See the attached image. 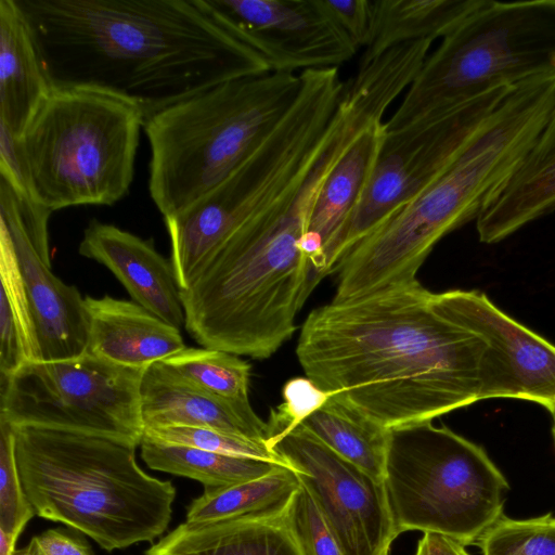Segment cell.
I'll use <instances>...</instances> for the list:
<instances>
[{
    "label": "cell",
    "mask_w": 555,
    "mask_h": 555,
    "mask_svg": "<svg viewBox=\"0 0 555 555\" xmlns=\"http://www.w3.org/2000/svg\"><path fill=\"white\" fill-rule=\"evenodd\" d=\"M385 134L384 118L366 125L323 182L307 230V233L322 241L323 251L357 207L375 167Z\"/></svg>",
    "instance_id": "22"
},
{
    "label": "cell",
    "mask_w": 555,
    "mask_h": 555,
    "mask_svg": "<svg viewBox=\"0 0 555 555\" xmlns=\"http://www.w3.org/2000/svg\"><path fill=\"white\" fill-rule=\"evenodd\" d=\"M267 444L296 472L345 555H389L398 534L383 481L301 424L269 437Z\"/></svg>",
    "instance_id": "12"
},
{
    "label": "cell",
    "mask_w": 555,
    "mask_h": 555,
    "mask_svg": "<svg viewBox=\"0 0 555 555\" xmlns=\"http://www.w3.org/2000/svg\"><path fill=\"white\" fill-rule=\"evenodd\" d=\"M141 413L145 428L167 425L218 429L267 442L268 424L250 402L225 399L188 382L164 362L150 365L141 383Z\"/></svg>",
    "instance_id": "17"
},
{
    "label": "cell",
    "mask_w": 555,
    "mask_h": 555,
    "mask_svg": "<svg viewBox=\"0 0 555 555\" xmlns=\"http://www.w3.org/2000/svg\"><path fill=\"white\" fill-rule=\"evenodd\" d=\"M51 214L0 176V229L15 251L43 361L83 354L89 337L85 297L51 270Z\"/></svg>",
    "instance_id": "13"
},
{
    "label": "cell",
    "mask_w": 555,
    "mask_h": 555,
    "mask_svg": "<svg viewBox=\"0 0 555 555\" xmlns=\"http://www.w3.org/2000/svg\"><path fill=\"white\" fill-rule=\"evenodd\" d=\"M140 448L141 456L150 468L197 480L205 489H221L250 481L285 466L166 443L144 435Z\"/></svg>",
    "instance_id": "25"
},
{
    "label": "cell",
    "mask_w": 555,
    "mask_h": 555,
    "mask_svg": "<svg viewBox=\"0 0 555 555\" xmlns=\"http://www.w3.org/2000/svg\"><path fill=\"white\" fill-rule=\"evenodd\" d=\"M0 176L16 190L29 195L25 162L18 143L10 129L0 122ZM31 198V197H30Z\"/></svg>",
    "instance_id": "36"
},
{
    "label": "cell",
    "mask_w": 555,
    "mask_h": 555,
    "mask_svg": "<svg viewBox=\"0 0 555 555\" xmlns=\"http://www.w3.org/2000/svg\"><path fill=\"white\" fill-rule=\"evenodd\" d=\"M283 402L272 410L267 422L268 438L287 433L322 408L332 396L308 377L289 379L282 390Z\"/></svg>",
    "instance_id": "33"
},
{
    "label": "cell",
    "mask_w": 555,
    "mask_h": 555,
    "mask_svg": "<svg viewBox=\"0 0 555 555\" xmlns=\"http://www.w3.org/2000/svg\"><path fill=\"white\" fill-rule=\"evenodd\" d=\"M555 211V107L513 176L476 219L480 242L498 243Z\"/></svg>",
    "instance_id": "19"
},
{
    "label": "cell",
    "mask_w": 555,
    "mask_h": 555,
    "mask_svg": "<svg viewBox=\"0 0 555 555\" xmlns=\"http://www.w3.org/2000/svg\"><path fill=\"white\" fill-rule=\"evenodd\" d=\"M481 555H555V517L501 516L475 543Z\"/></svg>",
    "instance_id": "29"
},
{
    "label": "cell",
    "mask_w": 555,
    "mask_h": 555,
    "mask_svg": "<svg viewBox=\"0 0 555 555\" xmlns=\"http://www.w3.org/2000/svg\"><path fill=\"white\" fill-rule=\"evenodd\" d=\"M288 507L279 514L179 525L145 555H304Z\"/></svg>",
    "instance_id": "20"
},
{
    "label": "cell",
    "mask_w": 555,
    "mask_h": 555,
    "mask_svg": "<svg viewBox=\"0 0 555 555\" xmlns=\"http://www.w3.org/2000/svg\"><path fill=\"white\" fill-rule=\"evenodd\" d=\"M300 487L296 472L281 466L260 478L221 489H205L188 507V522L269 516L284 512Z\"/></svg>",
    "instance_id": "26"
},
{
    "label": "cell",
    "mask_w": 555,
    "mask_h": 555,
    "mask_svg": "<svg viewBox=\"0 0 555 555\" xmlns=\"http://www.w3.org/2000/svg\"><path fill=\"white\" fill-rule=\"evenodd\" d=\"M414 555H470L465 545L447 535L424 532Z\"/></svg>",
    "instance_id": "37"
},
{
    "label": "cell",
    "mask_w": 555,
    "mask_h": 555,
    "mask_svg": "<svg viewBox=\"0 0 555 555\" xmlns=\"http://www.w3.org/2000/svg\"><path fill=\"white\" fill-rule=\"evenodd\" d=\"M52 89L134 106L144 122L230 80L272 72L201 0H16Z\"/></svg>",
    "instance_id": "2"
},
{
    "label": "cell",
    "mask_w": 555,
    "mask_h": 555,
    "mask_svg": "<svg viewBox=\"0 0 555 555\" xmlns=\"http://www.w3.org/2000/svg\"><path fill=\"white\" fill-rule=\"evenodd\" d=\"M78 253L105 266L144 309L179 330L184 326L171 261L156 250L153 240L92 219L83 230Z\"/></svg>",
    "instance_id": "16"
},
{
    "label": "cell",
    "mask_w": 555,
    "mask_h": 555,
    "mask_svg": "<svg viewBox=\"0 0 555 555\" xmlns=\"http://www.w3.org/2000/svg\"><path fill=\"white\" fill-rule=\"evenodd\" d=\"M1 383L23 365L40 360L36 327L24 281L9 235L0 229Z\"/></svg>",
    "instance_id": "27"
},
{
    "label": "cell",
    "mask_w": 555,
    "mask_h": 555,
    "mask_svg": "<svg viewBox=\"0 0 555 555\" xmlns=\"http://www.w3.org/2000/svg\"><path fill=\"white\" fill-rule=\"evenodd\" d=\"M487 349L456 319L448 291L414 279L313 309L296 354L317 386L395 429L480 401Z\"/></svg>",
    "instance_id": "1"
},
{
    "label": "cell",
    "mask_w": 555,
    "mask_h": 555,
    "mask_svg": "<svg viewBox=\"0 0 555 555\" xmlns=\"http://www.w3.org/2000/svg\"><path fill=\"white\" fill-rule=\"evenodd\" d=\"M17 467L37 516L112 552L153 542L171 520L176 488L137 463L138 443L57 428L13 426Z\"/></svg>",
    "instance_id": "5"
},
{
    "label": "cell",
    "mask_w": 555,
    "mask_h": 555,
    "mask_svg": "<svg viewBox=\"0 0 555 555\" xmlns=\"http://www.w3.org/2000/svg\"><path fill=\"white\" fill-rule=\"evenodd\" d=\"M18 537L0 529V555H13Z\"/></svg>",
    "instance_id": "38"
},
{
    "label": "cell",
    "mask_w": 555,
    "mask_h": 555,
    "mask_svg": "<svg viewBox=\"0 0 555 555\" xmlns=\"http://www.w3.org/2000/svg\"><path fill=\"white\" fill-rule=\"evenodd\" d=\"M86 352L118 365L146 370L186 348L181 330L133 300L86 296Z\"/></svg>",
    "instance_id": "18"
},
{
    "label": "cell",
    "mask_w": 555,
    "mask_h": 555,
    "mask_svg": "<svg viewBox=\"0 0 555 555\" xmlns=\"http://www.w3.org/2000/svg\"><path fill=\"white\" fill-rule=\"evenodd\" d=\"M348 145L331 135L297 190L238 228L180 291L184 327L202 347L267 359L294 334L296 315L319 283L301 238Z\"/></svg>",
    "instance_id": "3"
},
{
    "label": "cell",
    "mask_w": 555,
    "mask_h": 555,
    "mask_svg": "<svg viewBox=\"0 0 555 555\" xmlns=\"http://www.w3.org/2000/svg\"><path fill=\"white\" fill-rule=\"evenodd\" d=\"M13 555H94L90 544L80 535L62 530L48 529L34 535Z\"/></svg>",
    "instance_id": "35"
},
{
    "label": "cell",
    "mask_w": 555,
    "mask_h": 555,
    "mask_svg": "<svg viewBox=\"0 0 555 555\" xmlns=\"http://www.w3.org/2000/svg\"><path fill=\"white\" fill-rule=\"evenodd\" d=\"M304 425L338 455L384 482L390 430L332 395Z\"/></svg>",
    "instance_id": "24"
},
{
    "label": "cell",
    "mask_w": 555,
    "mask_h": 555,
    "mask_svg": "<svg viewBox=\"0 0 555 555\" xmlns=\"http://www.w3.org/2000/svg\"><path fill=\"white\" fill-rule=\"evenodd\" d=\"M514 87L490 90L386 131L357 207L324 250V274L437 180Z\"/></svg>",
    "instance_id": "11"
},
{
    "label": "cell",
    "mask_w": 555,
    "mask_h": 555,
    "mask_svg": "<svg viewBox=\"0 0 555 555\" xmlns=\"http://www.w3.org/2000/svg\"><path fill=\"white\" fill-rule=\"evenodd\" d=\"M144 372L89 352L33 361L0 383V417L13 426L105 435L140 446Z\"/></svg>",
    "instance_id": "10"
},
{
    "label": "cell",
    "mask_w": 555,
    "mask_h": 555,
    "mask_svg": "<svg viewBox=\"0 0 555 555\" xmlns=\"http://www.w3.org/2000/svg\"><path fill=\"white\" fill-rule=\"evenodd\" d=\"M553 416V426H552V434L555 442V411L552 413Z\"/></svg>",
    "instance_id": "39"
},
{
    "label": "cell",
    "mask_w": 555,
    "mask_h": 555,
    "mask_svg": "<svg viewBox=\"0 0 555 555\" xmlns=\"http://www.w3.org/2000/svg\"><path fill=\"white\" fill-rule=\"evenodd\" d=\"M35 515L17 467L13 427L0 417V529L20 535Z\"/></svg>",
    "instance_id": "31"
},
{
    "label": "cell",
    "mask_w": 555,
    "mask_h": 555,
    "mask_svg": "<svg viewBox=\"0 0 555 555\" xmlns=\"http://www.w3.org/2000/svg\"><path fill=\"white\" fill-rule=\"evenodd\" d=\"M287 515L304 555H345L301 483L288 505Z\"/></svg>",
    "instance_id": "32"
},
{
    "label": "cell",
    "mask_w": 555,
    "mask_h": 555,
    "mask_svg": "<svg viewBox=\"0 0 555 555\" xmlns=\"http://www.w3.org/2000/svg\"><path fill=\"white\" fill-rule=\"evenodd\" d=\"M51 91L16 0H0V122L18 138Z\"/></svg>",
    "instance_id": "21"
},
{
    "label": "cell",
    "mask_w": 555,
    "mask_h": 555,
    "mask_svg": "<svg viewBox=\"0 0 555 555\" xmlns=\"http://www.w3.org/2000/svg\"><path fill=\"white\" fill-rule=\"evenodd\" d=\"M224 29L250 46L272 72L339 67L358 51L319 0H201Z\"/></svg>",
    "instance_id": "14"
},
{
    "label": "cell",
    "mask_w": 555,
    "mask_h": 555,
    "mask_svg": "<svg viewBox=\"0 0 555 555\" xmlns=\"http://www.w3.org/2000/svg\"><path fill=\"white\" fill-rule=\"evenodd\" d=\"M482 0H374L373 39L364 49L359 68L389 49L450 34Z\"/></svg>",
    "instance_id": "23"
},
{
    "label": "cell",
    "mask_w": 555,
    "mask_h": 555,
    "mask_svg": "<svg viewBox=\"0 0 555 555\" xmlns=\"http://www.w3.org/2000/svg\"><path fill=\"white\" fill-rule=\"evenodd\" d=\"M162 362L208 392L230 400L249 402L250 365L238 356L204 347H186Z\"/></svg>",
    "instance_id": "28"
},
{
    "label": "cell",
    "mask_w": 555,
    "mask_h": 555,
    "mask_svg": "<svg viewBox=\"0 0 555 555\" xmlns=\"http://www.w3.org/2000/svg\"><path fill=\"white\" fill-rule=\"evenodd\" d=\"M555 73V0H482L424 61L395 113V131L490 90Z\"/></svg>",
    "instance_id": "8"
},
{
    "label": "cell",
    "mask_w": 555,
    "mask_h": 555,
    "mask_svg": "<svg viewBox=\"0 0 555 555\" xmlns=\"http://www.w3.org/2000/svg\"><path fill=\"white\" fill-rule=\"evenodd\" d=\"M143 127L117 98L52 89L18 137L30 197L52 211L114 205L129 192Z\"/></svg>",
    "instance_id": "7"
},
{
    "label": "cell",
    "mask_w": 555,
    "mask_h": 555,
    "mask_svg": "<svg viewBox=\"0 0 555 555\" xmlns=\"http://www.w3.org/2000/svg\"><path fill=\"white\" fill-rule=\"evenodd\" d=\"M300 83L299 73L287 72L238 78L149 118V191L164 218L225 180L284 116Z\"/></svg>",
    "instance_id": "6"
},
{
    "label": "cell",
    "mask_w": 555,
    "mask_h": 555,
    "mask_svg": "<svg viewBox=\"0 0 555 555\" xmlns=\"http://www.w3.org/2000/svg\"><path fill=\"white\" fill-rule=\"evenodd\" d=\"M323 10L358 49H366L374 34V0H319Z\"/></svg>",
    "instance_id": "34"
},
{
    "label": "cell",
    "mask_w": 555,
    "mask_h": 555,
    "mask_svg": "<svg viewBox=\"0 0 555 555\" xmlns=\"http://www.w3.org/2000/svg\"><path fill=\"white\" fill-rule=\"evenodd\" d=\"M551 113L552 105L535 89H512L437 180L344 256L333 300L416 279L435 245L477 219L513 176Z\"/></svg>",
    "instance_id": "4"
},
{
    "label": "cell",
    "mask_w": 555,
    "mask_h": 555,
    "mask_svg": "<svg viewBox=\"0 0 555 555\" xmlns=\"http://www.w3.org/2000/svg\"><path fill=\"white\" fill-rule=\"evenodd\" d=\"M456 319L481 335L480 400L512 398L555 411V346L501 311L477 291H448Z\"/></svg>",
    "instance_id": "15"
},
{
    "label": "cell",
    "mask_w": 555,
    "mask_h": 555,
    "mask_svg": "<svg viewBox=\"0 0 555 555\" xmlns=\"http://www.w3.org/2000/svg\"><path fill=\"white\" fill-rule=\"evenodd\" d=\"M143 435L166 443L227 455L270 461L288 466L279 454L268 447L267 442L251 440L214 428L184 425L155 426L145 428Z\"/></svg>",
    "instance_id": "30"
},
{
    "label": "cell",
    "mask_w": 555,
    "mask_h": 555,
    "mask_svg": "<svg viewBox=\"0 0 555 555\" xmlns=\"http://www.w3.org/2000/svg\"><path fill=\"white\" fill-rule=\"evenodd\" d=\"M384 486L397 534L475 545L503 516L509 483L478 444L431 422L390 430Z\"/></svg>",
    "instance_id": "9"
}]
</instances>
